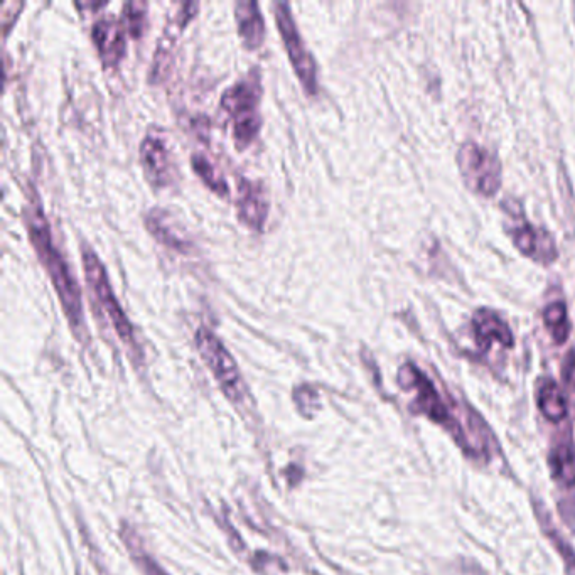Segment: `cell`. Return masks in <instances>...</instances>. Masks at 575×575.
<instances>
[{"label": "cell", "instance_id": "obj_1", "mask_svg": "<svg viewBox=\"0 0 575 575\" xmlns=\"http://www.w3.org/2000/svg\"><path fill=\"white\" fill-rule=\"evenodd\" d=\"M26 225L31 245L53 282L54 291L58 294L66 319L73 333L81 339V336H85V318H83L80 287L75 275L71 274L70 265L63 257V253L53 243L51 228L44 216L43 206H39L38 201H34L27 208Z\"/></svg>", "mask_w": 575, "mask_h": 575}, {"label": "cell", "instance_id": "obj_2", "mask_svg": "<svg viewBox=\"0 0 575 575\" xmlns=\"http://www.w3.org/2000/svg\"><path fill=\"white\" fill-rule=\"evenodd\" d=\"M262 97L260 71L252 70L242 80L230 86L221 97V108L232 120V134L235 144L242 151L257 139L262 127L258 113Z\"/></svg>", "mask_w": 575, "mask_h": 575}, {"label": "cell", "instance_id": "obj_3", "mask_svg": "<svg viewBox=\"0 0 575 575\" xmlns=\"http://www.w3.org/2000/svg\"><path fill=\"white\" fill-rule=\"evenodd\" d=\"M81 257H83V269H85L86 282L90 285L93 294L97 296V301L102 306L103 311L107 314L113 329L119 334V338L124 341L130 348H137L135 341L134 328L130 324L127 314L120 307L117 296L113 292L112 284L108 279L107 269L98 258L97 253L93 252L88 245L81 248Z\"/></svg>", "mask_w": 575, "mask_h": 575}, {"label": "cell", "instance_id": "obj_4", "mask_svg": "<svg viewBox=\"0 0 575 575\" xmlns=\"http://www.w3.org/2000/svg\"><path fill=\"white\" fill-rule=\"evenodd\" d=\"M194 341H196L199 355L210 368L216 382L220 383L221 390L225 392L226 397L233 402L243 400V395H245L243 378L238 370L237 361L233 360L225 344L221 343L220 339L216 338V334L211 333L210 329L205 326H201L196 331Z\"/></svg>", "mask_w": 575, "mask_h": 575}, {"label": "cell", "instance_id": "obj_5", "mask_svg": "<svg viewBox=\"0 0 575 575\" xmlns=\"http://www.w3.org/2000/svg\"><path fill=\"white\" fill-rule=\"evenodd\" d=\"M272 7H274L277 29L282 36L285 51L294 66L297 78L301 81L302 88L306 90L307 95L314 97L318 93V70H316V63L312 60L311 53L307 51L306 44L302 41L301 33L292 17L291 6L285 2H274Z\"/></svg>", "mask_w": 575, "mask_h": 575}, {"label": "cell", "instance_id": "obj_6", "mask_svg": "<svg viewBox=\"0 0 575 575\" xmlns=\"http://www.w3.org/2000/svg\"><path fill=\"white\" fill-rule=\"evenodd\" d=\"M457 166L464 183L474 193L493 196L501 186V164L496 156L484 147L466 142L457 152Z\"/></svg>", "mask_w": 575, "mask_h": 575}, {"label": "cell", "instance_id": "obj_7", "mask_svg": "<svg viewBox=\"0 0 575 575\" xmlns=\"http://www.w3.org/2000/svg\"><path fill=\"white\" fill-rule=\"evenodd\" d=\"M398 383L402 385V388H407V390L414 388L415 392H417V404H419L420 410L425 415H429L430 419L436 420L439 424L447 427L454 439L459 442V446H463L468 451V439H466L463 429L459 427L451 412L447 410L434 385L414 365L409 363V365H404L400 368V371H398Z\"/></svg>", "mask_w": 575, "mask_h": 575}, {"label": "cell", "instance_id": "obj_8", "mask_svg": "<svg viewBox=\"0 0 575 575\" xmlns=\"http://www.w3.org/2000/svg\"><path fill=\"white\" fill-rule=\"evenodd\" d=\"M508 215L515 221V223L508 225V232H510L516 248L523 255L535 258L542 264H552L557 258V247H555L554 238L550 237V233L530 225L523 216L522 208H516L515 211L508 208Z\"/></svg>", "mask_w": 575, "mask_h": 575}, {"label": "cell", "instance_id": "obj_9", "mask_svg": "<svg viewBox=\"0 0 575 575\" xmlns=\"http://www.w3.org/2000/svg\"><path fill=\"white\" fill-rule=\"evenodd\" d=\"M269 210V194L262 183L247 178L238 179L237 211L243 225L253 232H262Z\"/></svg>", "mask_w": 575, "mask_h": 575}, {"label": "cell", "instance_id": "obj_10", "mask_svg": "<svg viewBox=\"0 0 575 575\" xmlns=\"http://www.w3.org/2000/svg\"><path fill=\"white\" fill-rule=\"evenodd\" d=\"M92 39L100 60L108 68H117L125 56V26L115 17H102L92 27Z\"/></svg>", "mask_w": 575, "mask_h": 575}, {"label": "cell", "instance_id": "obj_11", "mask_svg": "<svg viewBox=\"0 0 575 575\" xmlns=\"http://www.w3.org/2000/svg\"><path fill=\"white\" fill-rule=\"evenodd\" d=\"M140 162H142V169L146 172L147 181L154 188H164L167 184H171L174 167H172L171 156L161 137L147 135L146 139L142 140Z\"/></svg>", "mask_w": 575, "mask_h": 575}, {"label": "cell", "instance_id": "obj_12", "mask_svg": "<svg viewBox=\"0 0 575 575\" xmlns=\"http://www.w3.org/2000/svg\"><path fill=\"white\" fill-rule=\"evenodd\" d=\"M238 34L247 49H258L264 43L265 21L257 2L240 0L235 4Z\"/></svg>", "mask_w": 575, "mask_h": 575}, {"label": "cell", "instance_id": "obj_13", "mask_svg": "<svg viewBox=\"0 0 575 575\" xmlns=\"http://www.w3.org/2000/svg\"><path fill=\"white\" fill-rule=\"evenodd\" d=\"M474 334L478 343L483 348H488L490 344L498 343L501 346H513V334L508 324L503 319L488 309H481V311L474 314L473 319Z\"/></svg>", "mask_w": 575, "mask_h": 575}, {"label": "cell", "instance_id": "obj_14", "mask_svg": "<svg viewBox=\"0 0 575 575\" xmlns=\"http://www.w3.org/2000/svg\"><path fill=\"white\" fill-rule=\"evenodd\" d=\"M144 221H146L147 230L151 232L152 237L156 238L157 242L164 247L179 253H188L191 250V243L183 235L172 232V226L167 223V215L164 211H149Z\"/></svg>", "mask_w": 575, "mask_h": 575}, {"label": "cell", "instance_id": "obj_15", "mask_svg": "<svg viewBox=\"0 0 575 575\" xmlns=\"http://www.w3.org/2000/svg\"><path fill=\"white\" fill-rule=\"evenodd\" d=\"M550 468L555 479L565 486L575 484V446L570 439L557 442L550 452Z\"/></svg>", "mask_w": 575, "mask_h": 575}, {"label": "cell", "instance_id": "obj_16", "mask_svg": "<svg viewBox=\"0 0 575 575\" xmlns=\"http://www.w3.org/2000/svg\"><path fill=\"white\" fill-rule=\"evenodd\" d=\"M538 409L550 422H560L567 417V400L554 380H547L538 390Z\"/></svg>", "mask_w": 575, "mask_h": 575}, {"label": "cell", "instance_id": "obj_17", "mask_svg": "<svg viewBox=\"0 0 575 575\" xmlns=\"http://www.w3.org/2000/svg\"><path fill=\"white\" fill-rule=\"evenodd\" d=\"M543 321L549 329L555 343H565L570 334L569 318H567V307L564 302H552L545 312H543Z\"/></svg>", "mask_w": 575, "mask_h": 575}, {"label": "cell", "instance_id": "obj_18", "mask_svg": "<svg viewBox=\"0 0 575 575\" xmlns=\"http://www.w3.org/2000/svg\"><path fill=\"white\" fill-rule=\"evenodd\" d=\"M193 169L199 178H201V181H203L213 193L218 194V196H223V198L228 196V193H230L228 184H226L225 179L221 178L220 174L216 172V167L211 164L208 157L203 156V154H194Z\"/></svg>", "mask_w": 575, "mask_h": 575}, {"label": "cell", "instance_id": "obj_19", "mask_svg": "<svg viewBox=\"0 0 575 575\" xmlns=\"http://www.w3.org/2000/svg\"><path fill=\"white\" fill-rule=\"evenodd\" d=\"M147 11H149L147 2H125L122 7V24L132 38H142V34L146 31Z\"/></svg>", "mask_w": 575, "mask_h": 575}, {"label": "cell", "instance_id": "obj_20", "mask_svg": "<svg viewBox=\"0 0 575 575\" xmlns=\"http://www.w3.org/2000/svg\"><path fill=\"white\" fill-rule=\"evenodd\" d=\"M547 525H549V522H547ZM545 530H547V528H545ZM547 533H549V537L552 538V542H554L555 545H557V550H559L560 555H562V559H564L565 572H567V575H575L574 552H572V550H570L569 545H567V543L564 542V538L559 537V535H557V532H555L554 528L550 527V525L549 530H547Z\"/></svg>", "mask_w": 575, "mask_h": 575}, {"label": "cell", "instance_id": "obj_21", "mask_svg": "<svg viewBox=\"0 0 575 575\" xmlns=\"http://www.w3.org/2000/svg\"><path fill=\"white\" fill-rule=\"evenodd\" d=\"M22 7H24V2H16V4H14V2H6L4 7H2V27H4V38H7L12 22L16 19L17 14L21 12Z\"/></svg>", "mask_w": 575, "mask_h": 575}, {"label": "cell", "instance_id": "obj_22", "mask_svg": "<svg viewBox=\"0 0 575 575\" xmlns=\"http://www.w3.org/2000/svg\"><path fill=\"white\" fill-rule=\"evenodd\" d=\"M134 559L137 560V564H139L140 569H142V572L146 575H167L166 572H164L151 557H147V555L137 552V554H134Z\"/></svg>", "mask_w": 575, "mask_h": 575}]
</instances>
